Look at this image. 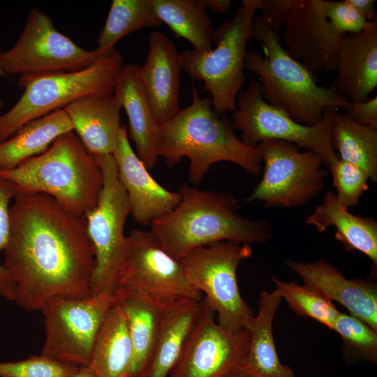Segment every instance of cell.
Instances as JSON below:
<instances>
[{
  "label": "cell",
  "mask_w": 377,
  "mask_h": 377,
  "mask_svg": "<svg viewBox=\"0 0 377 377\" xmlns=\"http://www.w3.org/2000/svg\"><path fill=\"white\" fill-rule=\"evenodd\" d=\"M10 221L3 266L18 306L34 311L52 297L91 295L95 254L85 217L47 194L18 191Z\"/></svg>",
  "instance_id": "6da1fadb"
},
{
  "label": "cell",
  "mask_w": 377,
  "mask_h": 377,
  "mask_svg": "<svg viewBox=\"0 0 377 377\" xmlns=\"http://www.w3.org/2000/svg\"><path fill=\"white\" fill-rule=\"evenodd\" d=\"M179 204L150 226L163 248L180 260L191 250L212 243L267 242L272 228L265 221L242 216L237 201L229 192L205 191L183 183Z\"/></svg>",
  "instance_id": "7a4b0ae2"
},
{
  "label": "cell",
  "mask_w": 377,
  "mask_h": 377,
  "mask_svg": "<svg viewBox=\"0 0 377 377\" xmlns=\"http://www.w3.org/2000/svg\"><path fill=\"white\" fill-rule=\"evenodd\" d=\"M156 153L170 167L187 157L194 185L201 184L211 166L220 161L233 163L252 175L262 169L256 148L235 134L232 124L219 115L211 98L201 96L193 83L191 103L160 125Z\"/></svg>",
  "instance_id": "3957f363"
},
{
  "label": "cell",
  "mask_w": 377,
  "mask_h": 377,
  "mask_svg": "<svg viewBox=\"0 0 377 377\" xmlns=\"http://www.w3.org/2000/svg\"><path fill=\"white\" fill-rule=\"evenodd\" d=\"M251 38L260 45L264 54L247 50L244 68L259 78L260 94L266 103L306 126L318 124L327 108L347 110L350 102L332 86L318 85L315 75L288 54L278 33L261 15L253 20Z\"/></svg>",
  "instance_id": "277c9868"
},
{
  "label": "cell",
  "mask_w": 377,
  "mask_h": 377,
  "mask_svg": "<svg viewBox=\"0 0 377 377\" xmlns=\"http://www.w3.org/2000/svg\"><path fill=\"white\" fill-rule=\"evenodd\" d=\"M0 177L14 183L18 191L47 194L84 217L97 205L103 184L94 155L73 131L58 137L44 153L0 170Z\"/></svg>",
  "instance_id": "5b68a950"
},
{
  "label": "cell",
  "mask_w": 377,
  "mask_h": 377,
  "mask_svg": "<svg viewBox=\"0 0 377 377\" xmlns=\"http://www.w3.org/2000/svg\"><path fill=\"white\" fill-rule=\"evenodd\" d=\"M258 8L259 0H243L235 15L214 29V48L181 53L182 71L204 82L219 114L236 108L237 96L246 80V44L251 38L254 14Z\"/></svg>",
  "instance_id": "8992f818"
},
{
  "label": "cell",
  "mask_w": 377,
  "mask_h": 377,
  "mask_svg": "<svg viewBox=\"0 0 377 377\" xmlns=\"http://www.w3.org/2000/svg\"><path fill=\"white\" fill-rule=\"evenodd\" d=\"M116 49L87 68L39 77L24 87L15 105L0 115V142L13 136L30 121L91 94L113 93L124 65Z\"/></svg>",
  "instance_id": "52a82bcc"
},
{
  "label": "cell",
  "mask_w": 377,
  "mask_h": 377,
  "mask_svg": "<svg viewBox=\"0 0 377 377\" xmlns=\"http://www.w3.org/2000/svg\"><path fill=\"white\" fill-rule=\"evenodd\" d=\"M250 244L221 241L195 248L179 261L191 283L217 314V323L231 332L245 329L254 316L242 298L237 269L251 257Z\"/></svg>",
  "instance_id": "ba28073f"
},
{
  "label": "cell",
  "mask_w": 377,
  "mask_h": 377,
  "mask_svg": "<svg viewBox=\"0 0 377 377\" xmlns=\"http://www.w3.org/2000/svg\"><path fill=\"white\" fill-rule=\"evenodd\" d=\"M103 174V189L96 207L86 216L87 233L94 247L95 266L90 293L114 292L128 261L124 225L131 214L127 194L120 183L112 154L94 155Z\"/></svg>",
  "instance_id": "9c48e42d"
},
{
  "label": "cell",
  "mask_w": 377,
  "mask_h": 377,
  "mask_svg": "<svg viewBox=\"0 0 377 377\" xmlns=\"http://www.w3.org/2000/svg\"><path fill=\"white\" fill-rule=\"evenodd\" d=\"M99 57L96 50L76 45L56 29L48 14L34 8L15 44L2 52L1 66L6 75L18 74V84L24 88L43 76L87 68Z\"/></svg>",
  "instance_id": "30bf717a"
},
{
  "label": "cell",
  "mask_w": 377,
  "mask_h": 377,
  "mask_svg": "<svg viewBox=\"0 0 377 377\" xmlns=\"http://www.w3.org/2000/svg\"><path fill=\"white\" fill-rule=\"evenodd\" d=\"M232 112V126L241 131L242 141L250 147L264 140H279L313 151L328 168L339 158L330 142L332 122L337 108H326L318 124L306 126L266 103L258 82L253 81L239 93Z\"/></svg>",
  "instance_id": "8fae6325"
},
{
  "label": "cell",
  "mask_w": 377,
  "mask_h": 377,
  "mask_svg": "<svg viewBox=\"0 0 377 377\" xmlns=\"http://www.w3.org/2000/svg\"><path fill=\"white\" fill-rule=\"evenodd\" d=\"M114 304V293L110 291L47 300L40 309L45 330L40 355L77 367L89 366L96 337Z\"/></svg>",
  "instance_id": "7c38bea8"
},
{
  "label": "cell",
  "mask_w": 377,
  "mask_h": 377,
  "mask_svg": "<svg viewBox=\"0 0 377 377\" xmlns=\"http://www.w3.org/2000/svg\"><path fill=\"white\" fill-rule=\"evenodd\" d=\"M255 148L264 171L247 202L258 201L267 208H294L323 190L328 172L313 151H301L297 145L279 140L262 141Z\"/></svg>",
  "instance_id": "4fadbf2b"
},
{
  "label": "cell",
  "mask_w": 377,
  "mask_h": 377,
  "mask_svg": "<svg viewBox=\"0 0 377 377\" xmlns=\"http://www.w3.org/2000/svg\"><path fill=\"white\" fill-rule=\"evenodd\" d=\"M261 16L274 31L282 29L288 54L313 74L335 71L340 36L330 27L323 0H259Z\"/></svg>",
  "instance_id": "5bb4252c"
},
{
  "label": "cell",
  "mask_w": 377,
  "mask_h": 377,
  "mask_svg": "<svg viewBox=\"0 0 377 377\" xmlns=\"http://www.w3.org/2000/svg\"><path fill=\"white\" fill-rule=\"evenodd\" d=\"M126 239L128 261L118 286L131 288L163 304L203 300L180 261L165 251L151 230H133Z\"/></svg>",
  "instance_id": "9a60e30c"
},
{
  "label": "cell",
  "mask_w": 377,
  "mask_h": 377,
  "mask_svg": "<svg viewBox=\"0 0 377 377\" xmlns=\"http://www.w3.org/2000/svg\"><path fill=\"white\" fill-rule=\"evenodd\" d=\"M203 297L200 316L168 377H232L246 361L247 329L231 332L219 325Z\"/></svg>",
  "instance_id": "2e32d148"
},
{
  "label": "cell",
  "mask_w": 377,
  "mask_h": 377,
  "mask_svg": "<svg viewBox=\"0 0 377 377\" xmlns=\"http://www.w3.org/2000/svg\"><path fill=\"white\" fill-rule=\"evenodd\" d=\"M118 179L131 206V214L141 226H150L156 219L172 211L180 202L181 195L160 185L132 149L127 126L121 124L117 145L112 154Z\"/></svg>",
  "instance_id": "e0dca14e"
},
{
  "label": "cell",
  "mask_w": 377,
  "mask_h": 377,
  "mask_svg": "<svg viewBox=\"0 0 377 377\" xmlns=\"http://www.w3.org/2000/svg\"><path fill=\"white\" fill-rule=\"evenodd\" d=\"M285 264L307 285L331 301L345 307L349 313L377 332V287L362 279H346L325 260L311 263L286 259Z\"/></svg>",
  "instance_id": "ac0fdd59"
},
{
  "label": "cell",
  "mask_w": 377,
  "mask_h": 377,
  "mask_svg": "<svg viewBox=\"0 0 377 377\" xmlns=\"http://www.w3.org/2000/svg\"><path fill=\"white\" fill-rule=\"evenodd\" d=\"M149 52L145 64L138 68V77L160 125L175 116L179 104L181 53L163 32L150 33Z\"/></svg>",
  "instance_id": "d6986e66"
},
{
  "label": "cell",
  "mask_w": 377,
  "mask_h": 377,
  "mask_svg": "<svg viewBox=\"0 0 377 377\" xmlns=\"http://www.w3.org/2000/svg\"><path fill=\"white\" fill-rule=\"evenodd\" d=\"M332 87L348 102L364 101L377 87V20L362 31L340 36Z\"/></svg>",
  "instance_id": "ffe728a7"
},
{
  "label": "cell",
  "mask_w": 377,
  "mask_h": 377,
  "mask_svg": "<svg viewBox=\"0 0 377 377\" xmlns=\"http://www.w3.org/2000/svg\"><path fill=\"white\" fill-rule=\"evenodd\" d=\"M139 66L124 64L114 87V95L128 119V132L136 154L147 169L157 162L160 124L138 77Z\"/></svg>",
  "instance_id": "44dd1931"
},
{
  "label": "cell",
  "mask_w": 377,
  "mask_h": 377,
  "mask_svg": "<svg viewBox=\"0 0 377 377\" xmlns=\"http://www.w3.org/2000/svg\"><path fill=\"white\" fill-rule=\"evenodd\" d=\"M121 106L114 93L91 94L66 106L73 131L92 155L112 154L121 128Z\"/></svg>",
  "instance_id": "7402d4cb"
},
{
  "label": "cell",
  "mask_w": 377,
  "mask_h": 377,
  "mask_svg": "<svg viewBox=\"0 0 377 377\" xmlns=\"http://www.w3.org/2000/svg\"><path fill=\"white\" fill-rule=\"evenodd\" d=\"M114 293L115 302L124 314L132 345L128 377H141L153 355L164 309L170 304H161L125 286H118Z\"/></svg>",
  "instance_id": "603a6c76"
},
{
  "label": "cell",
  "mask_w": 377,
  "mask_h": 377,
  "mask_svg": "<svg viewBox=\"0 0 377 377\" xmlns=\"http://www.w3.org/2000/svg\"><path fill=\"white\" fill-rule=\"evenodd\" d=\"M281 301L276 289L261 292L258 313L246 327L249 346L241 372L252 377H295L292 369L280 361L274 343L272 325Z\"/></svg>",
  "instance_id": "cb8c5ba5"
},
{
  "label": "cell",
  "mask_w": 377,
  "mask_h": 377,
  "mask_svg": "<svg viewBox=\"0 0 377 377\" xmlns=\"http://www.w3.org/2000/svg\"><path fill=\"white\" fill-rule=\"evenodd\" d=\"M322 232L329 227L336 228L335 238L346 251H358L377 265V222L374 217H363L350 213L337 201L336 194L327 191L321 204L317 205L305 220Z\"/></svg>",
  "instance_id": "d4e9b609"
},
{
  "label": "cell",
  "mask_w": 377,
  "mask_h": 377,
  "mask_svg": "<svg viewBox=\"0 0 377 377\" xmlns=\"http://www.w3.org/2000/svg\"><path fill=\"white\" fill-rule=\"evenodd\" d=\"M202 301L167 306L150 362L141 377H168L201 312Z\"/></svg>",
  "instance_id": "484cf974"
},
{
  "label": "cell",
  "mask_w": 377,
  "mask_h": 377,
  "mask_svg": "<svg viewBox=\"0 0 377 377\" xmlns=\"http://www.w3.org/2000/svg\"><path fill=\"white\" fill-rule=\"evenodd\" d=\"M72 131L73 125L64 108L29 121L0 142V170L13 169L44 153L58 137Z\"/></svg>",
  "instance_id": "4316f807"
},
{
  "label": "cell",
  "mask_w": 377,
  "mask_h": 377,
  "mask_svg": "<svg viewBox=\"0 0 377 377\" xmlns=\"http://www.w3.org/2000/svg\"><path fill=\"white\" fill-rule=\"evenodd\" d=\"M132 345L124 314L115 302L94 343L89 367L96 377H128Z\"/></svg>",
  "instance_id": "83f0119b"
},
{
  "label": "cell",
  "mask_w": 377,
  "mask_h": 377,
  "mask_svg": "<svg viewBox=\"0 0 377 377\" xmlns=\"http://www.w3.org/2000/svg\"><path fill=\"white\" fill-rule=\"evenodd\" d=\"M154 15L198 52L212 49L214 29L203 0H149Z\"/></svg>",
  "instance_id": "f1b7e54d"
},
{
  "label": "cell",
  "mask_w": 377,
  "mask_h": 377,
  "mask_svg": "<svg viewBox=\"0 0 377 377\" xmlns=\"http://www.w3.org/2000/svg\"><path fill=\"white\" fill-rule=\"evenodd\" d=\"M330 142L340 159L360 167L371 182H377V128L337 112L332 122Z\"/></svg>",
  "instance_id": "f546056e"
},
{
  "label": "cell",
  "mask_w": 377,
  "mask_h": 377,
  "mask_svg": "<svg viewBox=\"0 0 377 377\" xmlns=\"http://www.w3.org/2000/svg\"><path fill=\"white\" fill-rule=\"evenodd\" d=\"M162 22L154 15L149 0H112L95 49L100 57L115 50L117 42L142 28H156Z\"/></svg>",
  "instance_id": "4dcf8cb0"
},
{
  "label": "cell",
  "mask_w": 377,
  "mask_h": 377,
  "mask_svg": "<svg viewBox=\"0 0 377 377\" xmlns=\"http://www.w3.org/2000/svg\"><path fill=\"white\" fill-rule=\"evenodd\" d=\"M272 280L282 300L286 301L295 313L313 318L332 329L340 312L332 301L307 285L283 281L275 276Z\"/></svg>",
  "instance_id": "1f68e13d"
},
{
  "label": "cell",
  "mask_w": 377,
  "mask_h": 377,
  "mask_svg": "<svg viewBox=\"0 0 377 377\" xmlns=\"http://www.w3.org/2000/svg\"><path fill=\"white\" fill-rule=\"evenodd\" d=\"M343 339L342 353L348 363L377 362V332L360 319L339 312L332 329Z\"/></svg>",
  "instance_id": "d6a6232c"
},
{
  "label": "cell",
  "mask_w": 377,
  "mask_h": 377,
  "mask_svg": "<svg viewBox=\"0 0 377 377\" xmlns=\"http://www.w3.org/2000/svg\"><path fill=\"white\" fill-rule=\"evenodd\" d=\"M329 169L339 203L346 209L358 205L362 194L369 188L367 172L339 158Z\"/></svg>",
  "instance_id": "836d02e7"
},
{
  "label": "cell",
  "mask_w": 377,
  "mask_h": 377,
  "mask_svg": "<svg viewBox=\"0 0 377 377\" xmlns=\"http://www.w3.org/2000/svg\"><path fill=\"white\" fill-rule=\"evenodd\" d=\"M80 367L63 363L41 355L0 362V377H71Z\"/></svg>",
  "instance_id": "e575fe53"
},
{
  "label": "cell",
  "mask_w": 377,
  "mask_h": 377,
  "mask_svg": "<svg viewBox=\"0 0 377 377\" xmlns=\"http://www.w3.org/2000/svg\"><path fill=\"white\" fill-rule=\"evenodd\" d=\"M18 190L14 183L0 177V251L4 250L9 238L10 202L16 196ZM0 297L15 302V286L10 274L0 263Z\"/></svg>",
  "instance_id": "d590c367"
},
{
  "label": "cell",
  "mask_w": 377,
  "mask_h": 377,
  "mask_svg": "<svg viewBox=\"0 0 377 377\" xmlns=\"http://www.w3.org/2000/svg\"><path fill=\"white\" fill-rule=\"evenodd\" d=\"M323 8L330 27L339 36L362 31L371 22L360 15L347 0H323Z\"/></svg>",
  "instance_id": "8d00e7d4"
},
{
  "label": "cell",
  "mask_w": 377,
  "mask_h": 377,
  "mask_svg": "<svg viewBox=\"0 0 377 377\" xmlns=\"http://www.w3.org/2000/svg\"><path fill=\"white\" fill-rule=\"evenodd\" d=\"M346 115L353 121L377 128V96L350 102Z\"/></svg>",
  "instance_id": "74e56055"
},
{
  "label": "cell",
  "mask_w": 377,
  "mask_h": 377,
  "mask_svg": "<svg viewBox=\"0 0 377 377\" xmlns=\"http://www.w3.org/2000/svg\"><path fill=\"white\" fill-rule=\"evenodd\" d=\"M347 1L368 21L376 19L374 0H347Z\"/></svg>",
  "instance_id": "f35d334b"
},
{
  "label": "cell",
  "mask_w": 377,
  "mask_h": 377,
  "mask_svg": "<svg viewBox=\"0 0 377 377\" xmlns=\"http://www.w3.org/2000/svg\"><path fill=\"white\" fill-rule=\"evenodd\" d=\"M203 2L207 10L221 14L227 13L232 4L230 0H203Z\"/></svg>",
  "instance_id": "ab89813d"
},
{
  "label": "cell",
  "mask_w": 377,
  "mask_h": 377,
  "mask_svg": "<svg viewBox=\"0 0 377 377\" xmlns=\"http://www.w3.org/2000/svg\"><path fill=\"white\" fill-rule=\"evenodd\" d=\"M71 377H96L94 371L89 366L80 367Z\"/></svg>",
  "instance_id": "60d3db41"
},
{
  "label": "cell",
  "mask_w": 377,
  "mask_h": 377,
  "mask_svg": "<svg viewBox=\"0 0 377 377\" xmlns=\"http://www.w3.org/2000/svg\"><path fill=\"white\" fill-rule=\"evenodd\" d=\"M1 55H2V52L0 50V76H5L6 74L4 73L2 69V66H1ZM1 106H2V102L0 101V112H1Z\"/></svg>",
  "instance_id": "b9f144b4"
},
{
  "label": "cell",
  "mask_w": 377,
  "mask_h": 377,
  "mask_svg": "<svg viewBox=\"0 0 377 377\" xmlns=\"http://www.w3.org/2000/svg\"><path fill=\"white\" fill-rule=\"evenodd\" d=\"M232 377H252L248 374H246L243 372L239 371V373L236 374L235 375L232 376Z\"/></svg>",
  "instance_id": "7bdbcfd3"
}]
</instances>
